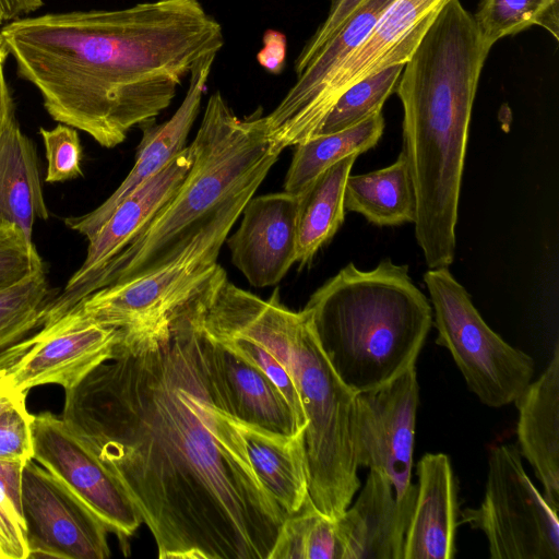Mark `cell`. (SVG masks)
I'll return each mask as SVG.
<instances>
[{"mask_svg":"<svg viewBox=\"0 0 559 559\" xmlns=\"http://www.w3.org/2000/svg\"><path fill=\"white\" fill-rule=\"evenodd\" d=\"M304 309L333 370L355 394L415 366L432 324L431 304L408 266L391 259L369 271L349 262Z\"/></svg>","mask_w":559,"mask_h":559,"instance_id":"cell-5","label":"cell"},{"mask_svg":"<svg viewBox=\"0 0 559 559\" xmlns=\"http://www.w3.org/2000/svg\"><path fill=\"white\" fill-rule=\"evenodd\" d=\"M485 489L462 518L485 534L491 559H559L558 513L525 473L516 445L491 448Z\"/></svg>","mask_w":559,"mask_h":559,"instance_id":"cell-9","label":"cell"},{"mask_svg":"<svg viewBox=\"0 0 559 559\" xmlns=\"http://www.w3.org/2000/svg\"><path fill=\"white\" fill-rule=\"evenodd\" d=\"M44 263L34 242L12 224H0V292L24 281Z\"/></svg>","mask_w":559,"mask_h":559,"instance_id":"cell-34","label":"cell"},{"mask_svg":"<svg viewBox=\"0 0 559 559\" xmlns=\"http://www.w3.org/2000/svg\"><path fill=\"white\" fill-rule=\"evenodd\" d=\"M234 420L261 485L286 515L297 512L308 497L304 432L284 436Z\"/></svg>","mask_w":559,"mask_h":559,"instance_id":"cell-22","label":"cell"},{"mask_svg":"<svg viewBox=\"0 0 559 559\" xmlns=\"http://www.w3.org/2000/svg\"><path fill=\"white\" fill-rule=\"evenodd\" d=\"M417 492L403 559H452L457 526L456 483L448 455L427 453L417 465Z\"/></svg>","mask_w":559,"mask_h":559,"instance_id":"cell-18","label":"cell"},{"mask_svg":"<svg viewBox=\"0 0 559 559\" xmlns=\"http://www.w3.org/2000/svg\"><path fill=\"white\" fill-rule=\"evenodd\" d=\"M490 48L474 15L450 0L395 87L404 110L402 152L416 194L415 236L429 269L454 261L469 121Z\"/></svg>","mask_w":559,"mask_h":559,"instance_id":"cell-3","label":"cell"},{"mask_svg":"<svg viewBox=\"0 0 559 559\" xmlns=\"http://www.w3.org/2000/svg\"><path fill=\"white\" fill-rule=\"evenodd\" d=\"M192 300L120 330L62 420L127 490L160 559H269L287 516L255 476Z\"/></svg>","mask_w":559,"mask_h":559,"instance_id":"cell-1","label":"cell"},{"mask_svg":"<svg viewBox=\"0 0 559 559\" xmlns=\"http://www.w3.org/2000/svg\"><path fill=\"white\" fill-rule=\"evenodd\" d=\"M344 207L378 226L415 223L416 194L403 152L388 167L347 177Z\"/></svg>","mask_w":559,"mask_h":559,"instance_id":"cell-25","label":"cell"},{"mask_svg":"<svg viewBox=\"0 0 559 559\" xmlns=\"http://www.w3.org/2000/svg\"><path fill=\"white\" fill-rule=\"evenodd\" d=\"M404 64H393L350 85L337 98L314 135L352 128L382 111L385 100L396 87Z\"/></svg>","mask_w":559,"mask_h":559,"instance_id":"cell-31","label":"cell"},{"mask_svg":"<svg viewBox=\"0 0 559 559\" xmlns=\"http://www.w3.org/2000/svg\"><path fill=\"white\" fill-rule=\"evenodd\" d=\"M262 48L257 53L259 64L271 74H281L286 64L287 40L284 33L266 29Z\"/></svg>","mask_w":559,"mask_h":559,"instance_id":"cell-38","label":"cell"},{"mask_svg":"<svg viewBox=\"0 0 559 559\" xmlns=\"http://www.w3.org/2000/svg\"><path fill=\"white\" fill-rule=\"evenodd\" d=\"M419 384L416 367L377 389L355 394L353 440L358 467L383 473L399 501L412 492Z\"/></svg>","mask_w":559,"mask_h":559,"instance_id":"cell-12","label":"cell"},{"mask_svg":"<svg viewBox=\"0 0 559 559\" xmlns=\"http://www.w3.org/2000/svg\"><path fill=\"white\" fill-rule=\"evenodd\" d=\"M474 19L491 47L500 38L533 25L559 39V0H483Z\"/></svg>","mask_w":559,"mask_h":559,"instance_id":"cell-30","label":"cell"},{"mask_svg":"<svg viewBox=\"0 0 559 559\" xmlns=\"http://www.w3.org/2000/svg\"><path fill=\"white\" fill-rule=\"evenodd\" d=\"M51 293L45 267L0 292V353L43 326Z\"/></svg>","mask_w":559,"mask_h":559,"instance_id":"cell-29","label":"cell"},{"mask_svg":"<svg viewBox=\"0 0 559 559\" xmlns=\"http://www.w3.org/2000/svg\"><path fill=\"white\" fill-rule=\"evenodd\" d=\"M216 53L199 60L189 74V86L183 100L171 118L162 124L154 121L142 124L143 136L135 163L120 186L99 206L81 216L64 219L72 230L91 239L115 209L135 189L164 169L188 145V134L200 111L203 93Z\"/></svg>","mask_w":559,"mask_h":559,"instance_id":"cell-16","label":"cell"},{"mask_svg":"<svg viewBox=\"0 0 559 559\" xmlns=\"http://www.w3.org/2000/svg\"><path fill=\"white\" fill-rule=\"evenodd\" d=\"M22 511L29 558L106 559L104 522L64 484L31 460L22 471Z\"/></svg>","mask_w":559,"mask_h":559,"instance_id":"cell-13","label":"cell"},{"mask_svg":"<svg viewBox=\"0 0 559 559\" xmlns=\"http://www.w3.org/2000/svg\"><path fill=\"white\" fill-rule=\"evenodd\" d=\"M210 338L235 350L262 370L285 396L299 424L306 428L307 419L294 380L280 359L262 345L242 336L219 335Z\"/></svg>","mask_w":559,"mask_h":559,"instance_id":"cell-33","label":"cell"},{"mask_svg":"<svg viewBox=\"0 0 559 559\" xmlns=\"http://www.w3.org/2000/svg\"><path fill=\"white\" fill-rule=\"evenodd\" d=\"M212 360L230 416L284 436L304 432L278 388L255 365L212 340Z\"/></svg>","mask_w":559,"mask_h":559,"instance_id":"cell-20","label":"cell"},{"mask_svg":"<svg viewBox=\"0 0 559 559\" xmlns=\"http://www.w3.org/2000/svg\"><path fill=\"white\" fill-rule=\"evenodd\" d=\"M24 466L0 461V559L28 557L21 498Z\"/></svg>","mask_w":559,"mask_h":559,"instance_id":"cell-32","label":"cell"},{"mask_svg":"<svg viewBox=\"0 0 559 559\" xmlns=\"http://www.w3.org/2000/svg\"><path fill=\"white\" fill-rule=\"evenodd\" d=\"M47 158L46 181L61 182L82 175V146L76 129L58 124L51 130L40 128Z\"/></svg>","mask_w":559,"mask_h":559,"instance_id":"cell-35","label":"cell"},{"mask_svg":"<svg viewBox=\"0 0 559 559\" xmlns=\"http://www.w3.org/2000/svg\"><path fill=\"white\" fill-rule=\"evenodd\" d=\"M393 0H364L341 28L311 57L297 74L293 86L278 105L263 116L267 135L284 124L311 96L318 86L370 34Z\"/></svg>","mask_w":559,"mask_h":559,"instance_id":"cell-24","label":"cell"},{"mask_svg":"<svg viewBox=\"0 0 559 559\" xmlns=\"http://www.w3.org/2000/svg\"><path fill=\"white\" fill-rule=\"evenodd\" d=\"M269 559H343L335 519L320 512L307 497L283 521Z\"/></svg>","mask_w":559,"mask_h":559,"instance_id":"cell-28","label":"cell"},{"mask_svg":"<svg viewBox=\"0 0 559 559\" xmlns=\"http://www.w3.org/2000/svg\"><path fill=\"white\" fill-rule=\"evenodd\" d=\"M15 117L14 103L4 76L3 64L0 66V135Z\"/></svg>","mask_w":559,"mask_h":559,"instance_id":"cell-41","label":"cell"},{"mask_svg":"<svg viewBox=\"0 0 559 559\" xmlns=\"http://www.w3.org/2000/svg\"><path fill=\"white\" fill-rule=\"evenodd\" d=\"M233 332L265 347L290 373L307 419L308 497L320 512L338 518L360 486L353 440L355 393L333 370L307 310L288 309L278 290L269 299L248 301Z\"/></svg>","mask_w":559,"mask_h":559,"instance_id":"cell-6","label":"cell"},{"mask_svg":"<svg viewBox=\"0 0 559 559\" xmlns=\"http://www.w3.org/2000/svg\"><path fill=\"white\" fill-rule=\"evenodd\" d=\"M32 437L33 460L82 500L127 549L143 520L121 483L61 417L33 415Z\"/></svg>","mask_w":559,"mask_h":559,"instance_id":"cell-11","label":"cell"},{"mask_svg":"<svg viewBox=\"0 0 559 559\" xmlns=\"http://www.w3.org/2000/svg\"><path fill=\"white\" fill-rule=\"evenodd\" d=\"M299 195L286 191L251 197L226 242L233 264L253 287L278 284L296 263Z\"/></svg>","mask_w":559,"mask_h":559,"instance_id":"cell-15","label":"cell"},{"mask_svg":"<svg viewBox=\"0 0 559 559\" xmlns=\"http://www.w3.org/2000/svg\"><path fill=\"white\" fill-rule=\"evenodd\" d=\"M191 145L193 162L175 194L126 248L68 281L49 305L48 321L103 287L145 275L178 257L228 205L255 193L282 152L267 136L261 109L239 118L219 91L209 97Z\"/></svg>","mask_w":559,"mask_h":559,"instance_id":"cell-4","label":"cell"},{"mask_svg":"<svg viewBox=\"0 0 559 559\" xmlns=\"http://www.w3.org/2000/svg\"><path fill=\"white\" fill-rule=\"evenodd\" d=\"M36 218H48L37 154L14 117L0 135V224L15 225L33 242Z\"/></svg>","mask_w":559,"mask_h":559,"instance_id":"cell-23","label":"cell"},{"mask_svg":"<svg viewBox=\"0 0 559 559\" xmlns=\"http://www.w3.org/2000/svg\"><path fill=\"white\" fill-rule=\"evenodd\" d=\"M192 162L190 144L157 175L130 193L88 239L86 257L69 281L83 277L126 248L175 194Z\"/></svg>","mask_w":559,"mask_h":559,"instance_id":"cell-21","label":"cell"},{"mask_svg":"<svg viewBox=\"0 0 559 559\" xmlns=\"http://www.w3.org/2000/svg\"><path fill=\"white\" fill-rule=\"evenodd\" d=\"M358 155L341 159L320 174L299 195L297 257L302 267L313 260L344 222V190Z\"/></svg>","mask_w":559,"mask_h":559,"instance_id":"cell-26","label":"cell"},{"mask_svg":"<svg viewBox=\"0 0 559 559\" xmlns=\"http://www.w3.org/2000/svg\"><path fill=\"white\" fill-rule=\"evenodd\" d=\"M119 336L115 328L60 318L1 352L0 369L23 392L44 384L67 391L111 356Z\"/></svg>","mask_w":559,"mask_h":559,"instance_id":"cell-14","label":"cell"},{"mask_svg":"<svg viewBox=\"0 0 559 559\" xmlns=\"http://www.w3.org/2000/svg\"><path fill=\"white\" fill-rule=\"evenodd\" d=\"M0 35L49 116L107 148L154 121L192 67L225 43L200 0L20 17Z\"/></svg>","mask_w":559,"mask_h":559,"instance_id":"cell-2","label":"cell"},{"mask_svg":"<svg viewBox=\"0 0 559 559\" xmlns=\"http://www.w3.org/2000/svg\"><path fill=\"white\" fill-rule=\"evenodd\" d=\"M8 56L7 48L4 46L3 39L0 35V66L4 64L5 58Z\"/></svg>","mask_w":559,"mask_h":559,"instance_id":"cell-42","label":"cell"},{"mask_svg":"<svg viewBox=\"0 0 559 559\" xmlns=\"http://www.w3.org/2000/svg\"><path fill=\"white\" fill-rule=\"evenodd\" d=\"M449 0H393L367 38L269 135L281 151L316 134L337 98L354 83L406 63Z\"/></svg>","mask_w":559,"mask_h":559,"instance_id":"cell-10","label":"cell"},{"mask_svg":"<svg viewBox=\"0 0 559 559\" xmlns=\"http://www.w3.org/2000/svg\"><path fill=\"white\" fill-rule=\"evenodd\" d=\"M364 0H330L325 20L307 40L294 64L296 75L306 67L311 57L341 28Z\"/></svg>","mask_w":559,"mask_h":559,"instance_id":"cell-37","label":"cell"},{"mask_svg":"<svg viewBox=\"0 0 559 559\" xmlns=\"http://www.w3.org/2000/svg\"><path fill=\"white\" fill-rule=\"evenodd\" d=\"M416 488L399 501L390 479L369 469L353 506L335 519L343 559H403Z\"/></svg>","mask_w":559,"mask_h":559,"instance_id":"cell-17","label":"cell"},{"mask_svg":"<svg viewBox=\"0 0 559 559\" xmlns=\"http://www.w3.org/2000/svg\"><path fill=\"white\" fill-rule=\"evenodd\" d=\"M424 282L435 314L436 342L450 352L468 389L490 407L514 402L532 382L533 358L491 330L449 267L429 269Z\"/></svg>","mask_w":559,"mask_h":559,"instance_id":"cell-8","label":"cell"},{"mask_svg":"<svg viewBox=\"0 0 559 559\" xmlns=\"http://www.w3.org/2000/svg\"><path fill=\"white\" fill-rule=\"evenodd\" d=\"M383 130L384 117L380 111L352 128L314 135L296 144L284 191L300 195L320 174L341 159L376 146Z\"/></svg>","mask_w":559,"mask_h":559,"instance_id":"cell-27","label":"cell"},{"mask_svg":"<svg viewBox=\"0 0 559 559\" xmlns=\"http://www.w3.org/2000/svg\"><path fill=\"white\" fill-rule=\"evenodd\" d=\"M32 417L25 403L0 414V461L26 465L33 460Z\"/></svg>","mask_w":559,"mask_h":559,"instance_id":"cell-36","label":"cell"},{"mask_svg":"<svg viewBox=\"0 0 559 559\" xmlns=\"http://www.w3.org/2000/svg\"><path fill=\"white\" fill-rule=\"evenodd\" d=\"M27 392L16 389L4 370L0 369V414L26 402Z\"/></svg>","mask_w":559,"mask_h":559,"instance_id":"cell-40","label":"cell"},{"mask_svg":"<svg viewBox=\"0 0 559 559\" xmlns=\"http://www.w3.org/2000/svg\"><path fill=\"white\" fill-rule=\"evenodd\" d=\"M43 0H0V26L43 7Z\"/></svg>","mask_w":559,"mask_h":559,"instance_id":"cell-39","label":"cell"},{"mask_svg":"<svg viewBox=\"0 0 559 559\" xmlns=\"http://www.w3.org/2000/svg\"><path fill=\"white\" fill-rule=\"evenodd\" d=\"M519 411L518 441L522 456L534 468L544 498L559 507V346L537 380L514 401Z\"/></svg>","mask_w":559,"mask_h":559,"instance_id":"cell-19","label":"cell"},{"mask_svg":"<svg viewBox=\"0 0 559 559\" xmlns=\"http://www.w3.org/2000/svg\"><path fill=\"white\" fill-rule=\"evenodd\" d=\"M253 195L248 193L234 201L165 265L87 295L61 318L118 330L148 326L170 318L201 294L222 269L217 263L219 250Z\"/></svg>","mask_w":559,"mask_h":559,"instance_id":"cell-7","label":"cell"}]
</instances>
